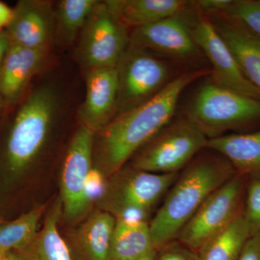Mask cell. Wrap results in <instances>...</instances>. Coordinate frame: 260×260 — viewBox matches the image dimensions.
<instances>
[{
  "label": "cell",
  "instance_id": "6da1fadb",
  "mask_svg": "<svg viewBox=\"0 0 260 260\" xmlns=\"http://www.w3.org/2000/svg\"><path fill=\"white\" fill-rule=\"evenodd\" d=\"M208 71L188 72L174 78L148 102L119 114L102 130L100 156L105 175L122 169L135 154L172 121L184 89Z\"/></svg>",
  "mask_w": 260,
  "mask_h": 260
},
{
  "label": "cell",
  "instance_id": "7a4b0ae2",
  "mask_svg": "<svg viewBox=\"0 0 260 260\" xmlns=\"http://www.w3.org/2000/svg\"><path fill=\"white\" fill-rule=\"evenodd\" d=\"M237 174L232 164L215 152L195 156L178 174L149 223L154 248L158 251L175 240L205 200Z\"/></svg>",
  "mask_w": 260,
  "mask_h": 260
},
{
  "label": "cell",
  "instance_id": "3957f363",
  "mask_svg": "<svg viewBox=\"0 0 260 260\" xmlns=\"http://www.w3.org/2000/svg\"><path fill=\"white\" fill-rule=\"evenodd\" d=\"M58 108L57 94L51 85L38 87L25 99L15 116L5 147V162L12 174H21L42 151Z\"/></svg>",
  "mask_w": 260,
  "mask_h": 260
},
{
  "label": "cell",
  "instance_id": "277c9868",
  "mask_svg": "<svg viewBox=\"0 0 260 260\" xmlns=\"http://www.w3.org/2000/svg\"><path fill=\"white\" fill-rule=\"evenodd\" d=\"M186 119L211 139L260 119V99L208 82L197 90Z\"/></svg>",
  "mask_w": 260,
  "mask_h": 260
},
{
  "label": "cell",
  "instance_id": "5b68a950",
  "mask_svg": "<svg viewBox=\"0 0 260 260\" xmlns=\"http://www.w3.org/2000/svg\"><path fill=\"white\" fill-rule=\"evenodd\" d=\"M179 174V173H178ZM178 174H155L132 167L121 169L107 186V210L115 218L147 221L150 212L177 179Z\"/></svg>",
  "mask_w": 260,
  "mask_h": 260
},
{
  "label": "cell",
  "instance_id": "8992f818",
  "mask_svg": "<svg viewBox=\"0 0 260 260\" xmlns=\"http://www.w3.org/2000/svg\"><path fill=\"white\" fill-rule=\"evenodd\" d=\"M208 140L188 119L170 122L136 153L132 167L155 174H178L205 148Z\"/></svg>",
  "mask_w": 260,
  "mask_h": 260
},
{
  "label": "cell",
  "instance_id": "52a82bcc",
  "mask_svg": "<svg viewBox=\"0 0 260 260\" xmlns=\"http://www.w3.org/2000/svg\"><path fill=\"white\" fill-rule=\"evenodd\" d=\"M81 32L78 54L88 70L116 68L129 47L127 28L107 1H99Z\"/></svg>",
  "mask_w": 260,
  "mask_h": 260
},
{
  "label": "cell",
  "instance_id": "ba28073f",
  "mask_svg": "<svg viewBox=\"0 0 260 260\" xmlns=\"http://www.w3.org/2000/svg\"><path fill=\"white\" fill-rule=\"evenodd\" d=\"M243 189V177L237 174L205 200L176 239L199 253L242 211Z\"/></svg>",
  "mask_w": 260,
  "mask_h": 260
},
{
  "label": "cell",
  "instance_id": "9c48e42d",
  "mask_svg": "<svg viewBox=\"0 0 260 260\" xmlns=\"http://www.w3.org/2000/svg\"><path fill=\"white\" fill-rule=\"evenodd\" d=\"M120 114L148 102L169 83L170 70L150 51L129 45L117 67Z\"/></svg>",
  "mask_w": 260,
  "mask_h": 260
},
{
  "label": "cell",
  "instance_id": "30bf717a",
  "mask_svg": "<svg viewBox=\"0 0 260 260\" xmlns=\"http://www.w3.org/2000/svg\"><path fill=\"white\" fill-rule=\"evenodd\" d=\"M194 8L146 26L133 29L129 45L155 51L179 61L199 56V47L191 34Z\"/></svg>",
  "mask_w": 260,
  "mask_h": 260
},
{
  "label": "cell",
  "instance_id": "8fae6325",
  "mask_svg": "<svg viewBox=\"0 0 260 260\" xmlns=\"http://www.w3.org/2000/svg\"><path fill=\"white\" fill-rule=\"evenodd\" d=\"M191 30L197 45L211 63L213 81L225 88L260 99L259 91L243 74L226 43L210 18L196 10Z\"/></svg>",
  "mask_w": 260,
  "mask_h": 260
},
{
  "label": "cell",
  "instance_id": "7c38bea8",
  "mask_svg": "<svg viewBox=\"0 0 260 260\" xmlns=\"http://www.w3.org/2000/svg\"><path fill=\"white\" fill-rule=\"evenodd\" d=\"M95 133L80 126L70 143L61 174V206L67 218H78L86 210L85 184L92 169Z\"/></svg>",
  "mask_w": 260,
  "mask_h": 260
},
{
  "label": "cell",
  "instance_id": "4fadbf2b",
  "mask_svg": "<svg viewBox=\"0 0 260 260\" xmlns=\"http://www.w3.org/2000/svg\"><path fill=\"white\" fill-rule=\"evenodd\" d=\"M11 44L47 51L54 39L55 13L51 2L20 0L5 30Z\"/></svg>",
  "mask_w": 260,
  "mask_h": 260
},
{
  "label": "cell",
  "instance_id": "5bb4252c",
  "mask_svg": "<svg viewBox=\"0 0 260 260\" xmlns=\"http://www.w3.org/2000/svg\"><path fill=\"white\" fill-rule=\"evenodd\" d=\"M118 91L117 68L88 70L86 96L78 112L82 126L95 133L107 126L117 110Z\"/></svg>",
  "mask_w": 260,
  "mask_h": 260
},
{
  "label": "cell",
  "instance_id": "9a60e30c",
  "mask_svg": "<svg viewBox=\"0 0 260 260\" xmlns=\"http://www.w3.org/2000/svg\"><path fill=\"white\" fill-rule=\"evenodd\" d=\"M210 20L226 43L243 74L260 93V37L225 15L211 16Z\"/></svg>",
  "mask_w": 260,
  "mask_h": 260
},
{
  "label": "cell",
  "instance_id": "2e32d148",
  "mask_svg": "<svg viewBox=\"0 0 260 260\" xmlns=\"http://www.w3.org/2000/svg\"><path fill=\"white\" fill-rule=\"evenodd\" d=\"M47 51L11 44L0 68V95L6 103L16 102L42 68Z\"/></svg>",
  "mask_w": 260,
  "mask_h": 260
},
{
  "label": "cell",
  "instance_id": "e0dca14e",
  "mask_svg": "<svg viewBox=\"0 0 260 260\" xmlns=\"http://www.w3.org/2000/svg\"><path fill=\"white\" fill-rule=\"evenodd\" d=\"M205 148L226 159L239 175L260 179V129L208 139Z\"/></svg>",
  "mask_w": 260,
  "mask_h": 260
},
{
  "label": "cell",
  "instance_id": "ac0fdd59",
  "mask_svg": "<svg viewBox=\"0 0 260 260\" xmlns=\"http://www.w3.org/2000/svg\"><path fill=\"white\" fill-rule=\"evenodd\" d=\"M108 5L126 28L146 26L192 8L184 0H107Z\"/></svg>",
  "mask_w": 260,
  "mask_h": 260
},
{
  "label": "cell",
  "instance_id": "d6986e66",
  "mask_svg": "<svg viewBox=\"0 0 260 260\" xmlns=\"http://www.w3.org/2000/svg\"><path fill=\"white\" fill-rule=\"evenodd\" d=\"M61 200L48 213L42 230L30 244L21 250L6 254L10 260H73L69 247L58 231Z\"/></svg>",
  "mask_w": 260,
  "mask_h": 260
},
{
  "label": "cell",
  "instance_id": "ffe728a7",
  "mask_svg": "<svg viewBox=\"0 0 260 260\" xmlns=\"http://www.w3.org/2000/svg\"><path fill=\"white\" fill-rule=\"evenodd\" d=\"M116 218L109 212H95L75 233L74 245L80 260H108Z\"/></svg>",
  "mask_w": 260,
  "mask_h": 260
},
{
  "label": "cell",
  "instance_id": "44dd1931",
  "mask_svg": "<svg viewBox=\"0 0 260 260\" xmlns=\"http://www.w3.org/2000/svg\"><path fill=\"white\" fill-rule=\"evenodd\" d=\"M154 249L148 221L116 218L108 260H136Z\"/></svg>",
  "mask_w": 260,
  "mask_h": 260
},
{
  "label": "cell",
  "instance_id": "7402d4cb",
  "mask_svg": "<svg viewBox=\"0 0 260 260\" xmlns=\"http://www.w3.org/2000/svg\"><path fill=\"white\" fill-rule=\"evenodd\" d=\"M251 236L241 211L225 229L203 246L199 252L200 260H238Z\"/></svg>",
  "mask_w": 260,
  "mask_h": 260
},
{
  "label": "cell",
  "instance_id": "603a6c76",
  "mask_svg": "<svg viewBox=\"0 0 260 260\" xmlns=\"http://www.w3.org/2000/svg\"><path fill=\"white\" fill-rule=\"evenodd\" d=\"M99 0H61L54 8V39L70 44L82 31Z\"/></svg>",
  "mask_w": 260,
  "mask_h": 260
},
{
  "label": "cell",
  "instance_id": "cb8c5ba5",
  "mask_svg": "<svg viewBox=\"0 0 260 260\" xmlns=\"http://www.w3.org/2000/svg\"><path fill=\"white\" fill-rule=\"evenodd\" d=\"M44 210L45 206L41 205L15 220L0 224V252L6 255L30 244L39 232L38 225Z\"/></svg>",
  "mask_w": 260,
  "mask_h": 260
},
{
  "label": "cell",
  "instance_id": "d4e9b609",
  "mask_svg": "<svg viewBox=\"0 0 260 260\" xmlns=\"http://www.w3.org/2000/svg\"><path fill=\"white\" fill-rule=\"evenodd\" d=\"M223 15L237 20L260 37V4L257 1H234Z\"/></svg>",
  "mask_w": 260,
  "mask_h": 260
},
{
  "label": "cell",
  "instance_id": "484cf974",
  "mask_svg": "<svg viewBox=\"0 0 260 260\" xmlns=\"http://www.w3.org/2000/svg\"><path fill=\"white\" fill-rule=\"evenodd\" d=\"M243 215L251 235L260 233V179H251L248 186L246 208Z\"/></svg>",
  "mask_w": 260,
  "mask_h": 260
},
{
  "label": "cell",
  "instance_id": "4316f807",
  "mask_svg": "<svg viewBox=\"0 0 260 260\" xmlns=\"http://www.w3.org/2000/svg\"><path fill=\"white\" fill-rule=\"evenodd\" d=\"M107 185L104 179V174L103 172L98 170L97 169L92 168L86 184H85V203L87 207L91 204L93 202L96 201L101 198H104L107 192Z\"/></svg>",
  "mask_w": 260,
  "mask_h": 260
},
{
  "label": "cell",
  "instance_id": "83f0119b",
  "mask_svg": "<svg viewBox=\"0 0 260 260\" xmlns=\"http://www.w3.org/2000/svg\"><path fill=\"white\" fill-rule=\"evenodd\" d=\"M160 251L158 260H200L199 253L181 244L177 239L168 243Z\"/></svg>",
  "mask_w": 260,
  "mask_h": 260
},
{
  "label": "cell",
  "instance_id": "f1b7e54d",
  "mask_svg": "<svg viewBox=\"0 0 260 260\" xmlns=\"http://www.w3.org/2000/svg\"><path fill=\"white\" fill-rule=\"evenodd\" d=\"M232 0H198L192 1L197 11L207 17L223 15L230 8Z\"/></svg>",
  "mask_w": 260,
  "mask_h": 260
},
{
  "label": "cell",
  "instance_id": "f546056e",
  "mask_svg": "<svg viewBox=\"0 0 260 260\" xmlns=\"http://www.w3.org/2000/svg\"><path fill=\"white\" fill-rule=\"evenodd\" d=\"M238 260H260V233L249 237Z\"/></svg>",
  "mask_w": 260,
  "mask_h": 260
},
{
  "label": "cell",
  "instance_id": "4dcf8cb0",
  "mask_svg": "<svg viewBox=\"0 0 260 260\" xmlns=\"http://www.w3.org/2000/svg\"><path fill=\"white\" fill-rule=\"evenodd\" d=\"M13 9L0 2V30L7 28L13 18Z\"/></svg>",
  "mask_w": 260,
  "mask_h": 260
},
{
  "label": "cell",
  "instance_id": "1f68e13d",
  "mask_svg": "<svg viewBox=\"0 0 260 260\" xmlns=\"http://www.w3.org/2000/svg\"><path fill=\"white\" fill-rule=\"evenodd\" d=\"M10 44L11 42H10V38L5 30H0V68L4 60L7 51L10 47Z\"/></svg>",
  "mask_w": 260,
  "mask_h": 260
},
{
  "label": "cell",
  "instance_id": "d6a6232c",
  "mask_svg": "<svg viewBox=\"0 0 260 260\" xmlns=\"http://www.w3.org/2000/svg\"><path fill=\"white\" fill-rule=\"evenodd\" d=\"M157 252H158V251L154 249V250L150 251L148 254L136 260H156Z\"/></svg>",
  "mask_w": 260,
  "mask_h": 260
},
{
  "label": "cell",
  "instance_id": "836d02e7",
  "mask_svg": "<svg viewBox=\"0 0 260 260\" xmlns=\"http://www.w3.org/2000/svg\"><path fill=\"white\" fill-rule=\"evenodd\" d=\"M5 104L6 102H5L3 98L0 95V113H1L2 111H3V108H4Z\"/></svg>",
  "mask_w": 260,
  "mask_h": 260
},
{
  "label": "cell",
  "instance_id": "e575fe53",
  "mask_svg": "<svg viewBox=\"0 0 260 260\" xmlns=\"http://www.w3.org/2000/svg\"><path fill=\"white\" fill-rule=\"evenodd\" d=\"M5 256L4 254H3V253L0 252V260H4L5 258Z\"/></svg>",
  "mask_w": 260,
  "mask_h": 260
},
{
  "label": "cell",
  "instance_id": "d590c367",
  "mask_svg": "<svg viewBox=\"0 0 260 260\" xmlns=\"http://www.w3.org/2000/svg\"><path fill=\"white\" fill-rule=\"evenodd\" d=\"M4 260H10V259H8V257H7V256H5V258Z\"/></svg>",
  "mask_w": 260,
  "mask_h": 260
},
{
  "label": "cell",
  "instance_id": "8d00e7d4",
  "mask_svg": "<svg viewBox=\"0 0 260 260\" xmlns=\"http://www.w3.org/2000/svg\"><path fill=\"white\" fill-rule=\"evenodd\" d=\"M257 2H258V3H259V4H260V0H259V1H257Z\"/></svg>",
  "mask_w": 260,
  "mask_h": 260
}]
</instances>
